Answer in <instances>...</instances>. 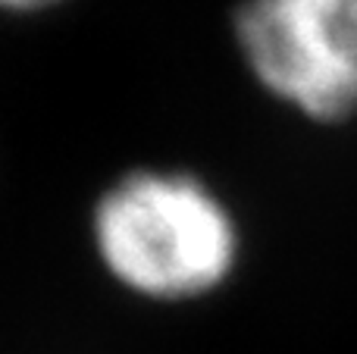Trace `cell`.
Wrapping results in <instances>:
<instances>
[{
    "label": "cell",
    "instance_id": "2",
    "mask_svg": "<svg viewBox=\"0 0 357 354\" xmlns=\"http://www.w3.org/2000/svg\"><path fill=\"white\" fill-rule=\"evenodd\" d=\"M235 38L282 104L320 123L357 110V0H245Z\"/></svg>",
    "mask_w": 357,
    "mask_h": 354
},
{
    "label": "cell",
    "instance_id": "3",
    "mask_svg": "<svg viewBox=\"0 0 357 354\" xmlns=\"http://www.w3.org/2000/svg\"><path fill=\"white\" fill-rule=\"evenodd\" d=\"M50 3H56V0H0V6H6V10H41Z\"/></svg>",
    "mask_w": 357,
    "mask_h": 354
},
{
    "label": "cell",
    "instance_id": "1",
    "mask_svg": "<svg viewBox=\"0 0 357 354\" xmlns=\"http://www.w3.org/2000/svg\"><path fill=\"white\" fill-rule=\"evenodd\" d=\"M91 236L107 273L154 301L213 292L238 261L232 213L188 173L123 176L94 207Z\"/></svg>",
    "mask_w": 357,
    "mask_h": 354
}]
</instances>
